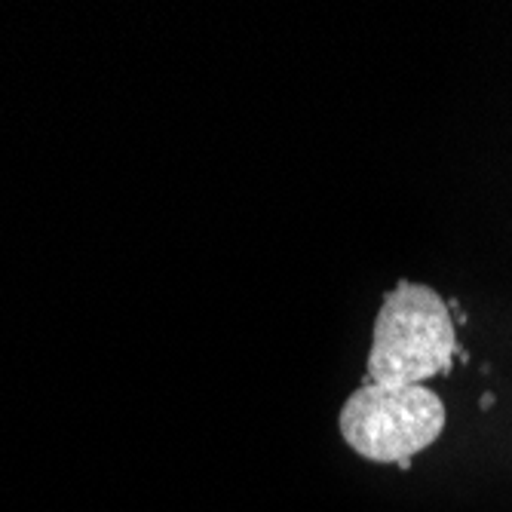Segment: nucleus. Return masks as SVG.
<instances>
[{"instance_id": "obj_2", "label": "nucleus", "mask_w": 512, "mask_h": 512, "mask_svg": "<svg viewBox=\"0 0 512 512\" xmlns=\"http://www.w3.org/2000/svg\"><path fill=\"white\" fill-rule=\"evenodd\" d=\"M338 427L359 457L408 470L445 433V402L424 384L384 387L365 381L347 396Z\"/></svg>"}, {"instance_id": "obj_1", "label": "nucleus", "mask_w": 512, "mask_h": 512, "mask_svg": "<svg viewBox=\"0 0 512 512\" xmlns=\"http://www.w3.org/2000/svg\"><path fill=\"white\" fill-rule=\"evenodd\" d=\"M454 359L470 356L457 344V325L448 301L424 286L402 283L384 295L368 353V378L384 387H411L451 375Z\"/></svg>"}, {"instance_id": "obj_3", "label": "nucleus", "mask_w": 512, "mask_h": 512, "mask_svg": "<svg viewBox=\"0 0 512 512\" xmlns=\"http://www.w3.org/2000/svg\"><path fill=\"white\" fill-rule=\"evenodd\" d=\"M491 405H494V396H491V393H485V396H482V408L488 411Z\"/></svg>"}]
</instances>
